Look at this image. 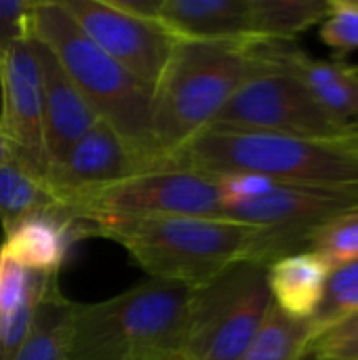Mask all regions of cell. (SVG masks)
Listing matches in <instances>:
<instances>
[{
	"label": "cell",
	"mask_w": 358,
	"mask_h": 360,
	"mask_svg": "<svg viewBox=\"0 0 358 360\" xmlns=\"http://www.w3.org/2000/svg\"><path fill=\"white\" fill-rule=\"evenodd\" d=\"M59 211H70V207L44 177L34 175L21 165H0L2 234L32 215L59 213Z\"/></svg>",
	"instance_id": "ffe728a7"
},
{
	"label": "cell",
	"mask_w": 358,
	"mask_h": 360,
	"mask_svg": "<svg viewBox=\"0 0 358 360\" xmlns=\"http://www.w3.org/2000/svg\"><path fill=\"white\" fill-rule=\"evenodd\" d=\"M158 19L179 40L253 42L251 0H162Z\"/></svg>",
	"instance_id": "9a60e30c"
},
{
	"label": "cell",
	"mask_w": 358,
	"mask_h": 360,
	"mask_svg": "<svg viewBox=\"0 0 358 360\" xmlns=\"http://www.w3.org/2000/svg\"><path fill=\"white\" fill-rule=\"evenodd\" d=\"M298 360H321V359H317V356H314V354H310V352H304V354H302Z\"/></svg>",
	"instance_id": "4dcf8cb0"
},
{
	"label": "cell",
	"mask_w": 358,
	"mask_h": 360,
	"mask_svg": "<svg viewBox=\"0 0 358 360\" xmlns=\"http://www.w3.org/2000/svg\"><path fill=\"white\" fill-rule=\"evenodd\" d=\"M74 219L93 217H224L217 179L207 173L162 167L99 188L70 205Z\"/></svg>",
	"instance_id": "ba28073f"
},
{
	"label": "cell",
	"mask_w": 358,
	"mask_h": 360,
	"mask_svg": "<svg viewBox=\"0 0 358 360\" xmlns=\"http://www.w3.org/2000/svg\"><path fill=\"white\" fill-rule=\"evenodd\" d=\"M82 34L137 80L154 86L177 36L154 17L118 8L112 0H59Z\"/></svg>",
	"instance_id": "30bf717a"
},
{
	"label": "cell",
	"mask_w": 358,
	"mask_h": 360,
	"mask_svg": "<svg viewBox=\"0 0 358 360\" xmlns=\"http://www.w3.org/2000/svg\"><path fill=\"white\" fill-rule=\"evenodd\" d=\"M192 287L148 278L97 302L78 304L70 360H181Z\"/></svg>",
	"instance_id": "3957f363"
},
{
	"label": "cell",
	"mask_w": 358,
	"mask_h": 360,
	"mask_svg": "<svg viewBox=\"0 0 358 360\" xmlns=\"http://www.w3.org/2000/svg\"><path fill=\"white\" fill-rule=\"evenodd\" d=\"M169 167L207 175H260L287 186H358V162L338 143L257 131L205 129L169 158Z\"/></svg>",
	"instance_id": "277c9868"
},
{
	"label": "cell",
	"mask_w": 358,
	"mask_h": 360,
	"mask_svg": "<svg viewBox=\"0 0 358 360\" xmlns=\"http://www.w3.org/2000/svg\"><path fill=\"white\" fill-rule=\"evenodd\" d=\"M32 38L46 44L68 76L84 93L99 118L112 124L143 158L167 167L152 139V91L101 49H97L68 15L59 0L36 4Z\"/></svg>",
	"instance_id": "5b68a950"
},
{
	"label": "cell",
	"mask_w": 358,
	"mask_h": 360,
	"mask_svg": "<svg viewBox=\"0 0 358 360\" xmlns=\"http://www.w3.org/2000/svg\"><path fill=\"white\" fill-rule=\"evenodd\" d=\"M266 266L238 262L192 287L181 360H238L272 306Z\"/></svg>",
	"instance_id": "8992f818"
},
{
	"label": "cell",
	"mask_w": 358,
	"mask_h": 360,
	"mask_svg": "<svg viewBox=\"0 0 358 360\" xmlns=\"http://www.w3.org/2000/svg\"><path fill=\"white\" fill-rule=\"evenodd\" d=\"M211 127L257 131L323 143H331L348 135V131L340 127L291 74L283 70L266 72L241 86Z\"/></svg>",
	"instance_id": "9c48e42d"
},
{
	"label": "cell",
	"mask_w": 358,
	"mask_h": 360,
	"mask_svg": "<svg viewBox=\"0 0 358 360\" xmlns=\"http://www.w3.org/2000/svg\"><path fill=\"white\" fill-rule=\"evenodd\" d=\"M272 70L255 42L177 40L152 91V139L160 160L169 167V158L209 129L241 86Z\"/></svg>",
	"instance_id": "7a4b0ae2"
},
{
	"label": "cell",
	"mask_w": 358,
	"mask_h": 360,
	"mask_svg": "<svg viewBox=\"0 0 358 360\" xmlns=\"http://www.w3.org/2000/svg\"><path fill=\"white\" fill-rule=\"evenodd\" d=\"M306 251L319 255L331 270L358 259V209L321 226L308 240Z\"/></svg>",
	"instance_id": "603a6c76"
},
{
	"label": "cell",
	"mask_w": 358,
	"mask_h": 360,
	"mask_svg": "<svg viewBox=\"0 0 358 360\" xmlns=\"http://www.w3.org/2000/svg\"><path fill=\"white\" fill-rule=\"evenodd\" d=\"M38 0H0V55L15 42L32 38Z\"/></svg>",
	"instance_id": "4316f807"
},
{
	"label": "cell",
	"mask_w": 358,
	"mask_h": 360,
	"mask_svg": "<svg viewBox=\"0 0 358 360\" xmlns=\"http://www.w3.org/2000/svg\"><path fill=\"white\" fill-rule=\"evenodd\" d=\"M358 186H287L272 184L262 196L234 205L224 217L264 228L255 264L306 251L310 236L327 221L357 211Z\"/></svg>",
	"instance_id": "52a82bcc"
},
{
	"label": "cell",
	"mask_w": 358,
	"mask_h": 360,
	"mask_svg": "<svg viewBox=\"0 0 358 360\" xmlns=\"http://www.w3.org/2000/svg\"><path fill=\"white\" fill-rule=\"evenodd\" d=\"M76 240H80V232L70 211L42 213L19 221L4 232L0 251L25 270L59 274Z\"/></svg>",
	"instance_id": "2e32d148"
},
{
	"label": "cell",
	"mask_w": 358,
	"mask_h": 360,
	"mask_svg": "<svg viewBox=\"0 0 358 360\" xmlns=\"http://www.w3.org/2000/svg\"><path fill=\"white\" fill-rule=\"evenodd\" d=\"M319 36L338 53V59L358 51V0H329V11L319 25Z\"/></svg>",
	"instance_id": "d4e9b609"
},
{
	"label": "cell",
	"mask_w": 358,
	"mask_h": 360,
	"mask_svg": "<svg viewBox=\"0 0 358 360\" xmlns=\"http://www.w3.org/2000/svg\"><path fill=\"white\" fill-rule=\"evenodd\" d=\"M333 143H338L344 152H348V154L358 162V131L357 133H348V135L335 139Z\"/></svg>",
	"instance_id": "f1b7e54d"
},
{
	"label": "cell",
	"mask_w": 358,
	"mask_h": 360,
	"mask_svg": "<svg viewBox=\"0 0 358 360\" xmlns=\"http://www.w3.org/2000/svg\"><path fill=\"white\" fill-rule=\"evenodd\" d=\"M266 274L272 304L289 319L310 323L325 297L331 268L319 255L300 251L272 262Z\"/></svg>",
	"instance_id": "ac0fdd59"
},
{
	"label": "cell",
	"mask_w": 358,
	"mask_h": 360,
	"mask_svg": "<svg viewBox=\"0 0 358 360\" xmlns=\"http://www.w3.org/2000/svg\"><path fill=\"white\" fill-rule=\"evenodd\" d=\"M354 68H357V74H358V63H354Z\"/></svg>",
	"instance_id": "1f68e13d"
},
{
	"label": "cell",
	"mask_w": 358,
	"mask_h": 360,
	"mask_svg": "<svg viewBox=\"0 0 358 360\" xmlns=\"http://www.w3.org/2000/svg\"><path fill=\"white\" fill-rule=\"evenodd\" d=\"M310 342V323L283 314L274 304L238 360H298Z\"/></svg>",
	"instance_id": "7402d4cb"
},
{
	"label": "cell",
	"mask_w": 358,
	"mask_h": 360,
	"mask_svg": "<svg viewBox=\"0 0 358 360\" xmlns=\"http://www.w3.org/2000/svg\"><path fill=\"white\" fill-rule=\"evenodd\" d=\"M59 274L25 270L0 251V360H13L25 342L36 308Z\"/></svg>",
	"instance_id": "e0dca14e"
},
{
	"label": "cell",
	"mask_w": 358,
	"mask_h": 360,
	"mask_svg": "<svg viewBox=\"0 0 358 360\" xmlns=\"http://www.w3.org/2000/svg\"><path fill=\"white\" fill-rule=\"evenodd\" d=\"M358 310V259L331 270L325 297L310 321V340L331 323Z\"/></svg>",
	"instance_id": "cb8c5ba5"
},
{
	"label": "cell",
	"mask_w": 358,
	"mask_h": 360,
	"mask_svg": "<svg viewBox=\"0 0 358 360\" xmlns=\"http://www.w3.org/2000/svg\"><path fill=\"white\" fill-rule=\"evenodd\" d=\"M0 118H2V65H0Z\"/></svg>",
	"instance_id": "f546056e"
},
{
	"label": "cell",
	"mask_w": 358,
	"mask_h": 360,
	"mask_svg": "<svg viewBox=\"0 0 358 360\" xmlns=\"http://www.w3.org/2000/svg\"><path fill=\"white\" fill-rule=\"evenodd\" d=\"M255 51L276 70L291 74L340 127L357 133L358 74L354 63L312 57L295 42H255Z\"/></svg>",
	"instance_id": "4fadbf2b"
},
{
	"label": "cell",
	"mask_w": 358,
	"mask_h": 360,
	"mask_svg": "<svg viewBox=\"0 0 358 360\" xmlns=\"http://www.w3.org/2000/svg\"><path fill=\"white\" fill-rule=\"evenodd\" d=\"M329 0H251L253 42H293L300 34L321 25Z\"/></svg>",
	"instance_id": "44dd1931"
},
{
	"label": "cell",
	"mask_w": 358,
	"mask_h": 360,
	"mask_svg": "<svg viewBox=\"0 0 358 360\" xmlns=\"http://www.w3.org/2000/svg\"><path fill=\"white\" fill-rule=\"evenodd\" d=\"M32 46L40 68L44 146L51 167L99 120V114L68 76L53 51L36 38H32Z\"/></svg>",
	"instance_id": "5bb4252c"
},
{
	"label": "cell",
	"mask_w": 358,
	"mask_h": 360,
	"mask_svg": "<svg viewBox=\"0 0 358 360\" xmlns=\"http://www.w3.org/2000/svg\"><path fill=\"white\" fill-rule=\"evenodd\" d=\"M0 165H21L19 152L15 150V146L2 133H0Z\"/></svg>",
	"instance_id": "83f0119b"
},
{
	"label": "cell",
	"mask_w": 358,
	"mask_h": 360,
	"mask_svg": "<svg viewBox=\"0 0 358 360\" xmlns=\"http://www.w3.org/2000/svg\"><path fill=\"white\" fill-rule=\"evenodd\" d=\"M2 65V118L0 133L19 152L21 165L46 179L49 160L44 146V110L40 68L32 38L11 44L0 55Z\"/></svg>",
	"instance_id": "7c38bea8"
},
{
	"label": "cell",
	"mask_w": 358,
	"mask_h": 360,
	"mask_svg": "<svg viewBox=\"0 0 358 360\" xmlns=\"http://www.w3.org/2000/svg\"><path fill=\"white\" fill-rule=\"evenodd\" d=\"M306 352L321 360H358V310L317 333Z\"/></svg>",
	"instance_id": "484cf974"
},
{
	"label": "cell",
	"mask_w": 358,
	"mask_h": 360,
	"mask_svg": "<svg viewBox=\"0 0 358 360\" xmlns=\"http://www.w3.org/2000/svg\"><path fill=\"white\" fill-rule=\"evenodd\" d=\"M80 238L120 245L150 278L198 287L238 262H255L264 228L230 217L76 219Z\"/></svg>",
	"instance_id": "6da1fadb"
},
{
	"label": "cell",
	"mask_w": 358,
	"mask_h": 360,
	"mask_svg": "<svg viewBox=\"0 0 358 360\" xmlns=\"http://www.w3.org/2000/svg\"><path fill=\"white\" fill-rule=\"evenodd\" d=\"M76 302L68 300L55 281L42 295L30 333L13 360H70V338Z\"/></svg>",
	"instance_id": "d6986e66"
},
{
	"label": "cell",
	"mask_w": 358,
	"mask_h": 360,
	"mask_svg": "<svg viewBox=\"0 0 358 360\" xmlns=\"http://www.w3.org/2000/svg\"><path fill=\"white\" fill-rule=\"evenodd\" d=\"M152 169L162 167L143 158L112 124L99 118L57 162L49 167L46 181L70 207L76 198L89 192Z\"/></svg>",
	"instance_id": "8fae6325"
}]
</instances>
